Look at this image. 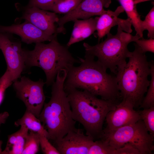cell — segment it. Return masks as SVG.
Returning a JSON list of instances; mask_svg holds the SVG:
<instances>
[{
	"mask_svg": "<svg viewBox=\"0 0 154 154\" xmlns=\"http://www.w3.org/2000/svg\"><path fill=\"white\" fill-rule=\"evenodd\" d=\"M9 116V114L7 112L0 113V126L2 124L5 123Z\"/></svg>",
	"mask_w": 154,
	"mask_h": 154,
	"instance_id": "31",
	"label": "cell"
},
{
	"mask_svg": "<svg viewBox=\"0 0 154 154\" xmlns=\"http://www.w3.org/2000/svg\"><path fill=\"white\" fill-rule=\"evenodd\" d=\"M151 0H134V3L136 5L142 2Z\"/></svg>",
	"mask_w": 154,
	"mask_h": 154,
	"instance_id": "32",
	"label": "cell"
},
{
	"mask_svg": "<svg viewBox=\"0 0 154 154\" xmlns=\"http://www.w3.org/2000/svg\"><path fill=\"white\" fill-rule=\"evenodd\" d=\"M68 48L59 43L57 37L47 44L36 43L33 50H26V66L41 68L46 76L45 84L51 85L59 71L65 69L68 72L75 64L81 62L79 58L77 60L73 57Z\"/></svg>",
	"mask_w": 154,
	"mask_h": 154,
	"instance_id": "5",
	"label": "cell"
},
{
	"mask_svg": "<svg viewBox=\"0 0 154 154\" xmlns=\"http://www.w3.org/2000/svg\"><path fill=\"white\" fill-rule=\"evenodd\" d=\"M0 49L4 56L7 69L13 82L20 77L26 68V50L22 48L21 42L14 40L8 35L0 31Z\"/></svg>",
	"mask_w": 154,
	"mask_h": 154,
	"instance_id": "9",
	"label": "cell"
},
{
	"mask_svg": "<svg viewBox=\"0 0 154 154\" xmlns=\"http://www.w3.org/2000/svg\"><path fill=\"white\" fill-rule=\"evenodd\" d=\"M134 42L140 50L143 53L147 52L154 53V39L149 38L145 39L140 38L136 40Z\"/></svg>",
	"mask_w": 154,
	"mask_h": 154,
	"instance_id": "28",
	"label": "cell"
},
{
	"mask_svg": "<svg viewBox=\"0 0 154 154\" xmlns=\"http://www.w3.org/2000/svg\"><path fill=\"white\" fill-rule=\"evenodd\" d=\"M98 17H91L86 19H76L74 23L70 39L66 46L72 45L82 41L88 38L96 31V25Z\"/></svg>",
	"mask_w": 154,
	"mask_h": 154,
	"instance_id": "16",
	"label": "cell"
},
{
	"mask_svg": "<svg viewBox=\"0 0 154 154\" xmlns=\"http://www.w3.org/2000/svg\"><path fill=\"white\" fill-rule=\"evenodd\" d=\"M29 130L24 126H21L17 131V139L15 145L8 152V154H22L25 143L26 137Z\"/></svg>",
	"mask_w": 154,
	"mask_h": 154,
	"instance_id": "22",
	"label": "cell"
},
{
	"mask_svg": "<svg viewBox=\"0 0 154 154\" xmlns=\"http://www.w3.org/2000/svg\"><path fill=\"white\" fill-rule=\"evenodd\" d=\"M107 35L104 41L95 45L84 42L83 46L85 53L97 57V61L105 69H108L116 75L117 70L127 62L130 52L128 44L140 38L124 32L118 25L116 35L109 33Z\"/></svg>",
	"mask_w": 154,
	"mask_h": 154,
	"instance_id": "6",
	"label": "cell"
},
{
	"mask_svg": "<svg viewBox=\"0 0 154 154\" xmlns=\"http://www.w3.org/2000/svg\"><path fill=\"white\" fill-rule=\"evenodd\" d=\"M134 45L128 62L117 70L116 76L122 99L129 101L135 108L140 106L148 88L151 62L147 60L145 53Z\"/></svg>",
	"mask_w": 154,
	"mask_h": 154,
	"instance_id": "4",
	"label": "cell"
},
{
	"mask_svg": "<svg viewBox=\"0 0 154 154\" xmlns=\"http://www.w3.org/2000/svg\"><path fill=\"white\" fill-rule=\"evenodd\" d=\"M117 1H118L119 0H117Z\"/></svg>",
	"mask_w": 154,
	"mask_h": 154,
	"instance_id": "34",
	"label": "cell"
},
{
	"mask_svg": "<svg viewBox=\"0 0 154 154\" xmlns=\"http://www.w3.org/2000/svg\"><path fill=\"white\" fill-rule=\"evenodd\" d=\"M14 124L16 127L24 126L28 128L29 131L43 134L48 139V133L38 118L32 113L26 110L22 117L15 121Z\"/></svg>",
	"mask_w": 154,
	"mask_h": 154,
	"instance_id": "18",
	"label": "cell"
},
{
	"mask_svg": "<svg viewBox=\"0 0 154 154\" xmlns=\"http://www.w3.org/2000/svg\"><path fill=\"white\" fill-rule=\"evenodd\" d=\"M115 150L106 141L99 139L94 141L88 154H114Z\"/></svg>",
	"mask_w": 154,
	"mask_h": 154,
	"instance_id": "23",
	"label": "cell"
},
{
	"mask_svg": "<svg viewBox=\"0 0 154 154\" xmlns=\"http://www.w3.org/2000/svg\"><path fill=\"white\" fill-rule=\"evenodd\" d=\"M140 117L149 133L154 136V106L138 111Z\"/></svg>",
	"mask_w": 154,
	"mask_h": 154,
	"instance_id": "24",
	"label": "cell"
},
{
	"mask_svg": "<svg viewBox=\"0 0 154 154\" xmlns=\"http://www.w3.org/2000/svg\"><path fill=\"white\" fill-rule=\"evenodd\" d=\"M151 79L146 92L140 105L143 109L148 108L154 106V65L153 62L151 63Z\"/></svg>",
	"mask_w": 154,
	"mask_h": 154,
	"instance_id": "21",
	"label": "cell"
},
{
	"mask_svg": "<svg viewBox=\"0 0 154 154\" xmlns=\"http://www.w3.org/2000/svg\"><path fill=\"white\" fill-rule=\"evenodd\" d=\"M124 11L121 5L117 7L114 11L110 10L106 11L99 17H98L96 31L99 41L110 33L112 27L116 25L119 26L123 31L130 33L132 32V25L129 19L128 18L124 19L118 17L119 15Z\"/></svg>",
	"mask_w": 154,
	"mask_h": 154,
	"instance_id": "15",
	"label": "cell"
},
{
	"mask_svg": "<svg viewBox=\"0 0 154 154\" xmlns=\"http://www.w3.org/2000/svg\"><path fill=\"white\" fill-rule=\"evenodd\" d=\"M70 106L73 118L80 123L86 134L99 139L108 112L117 101L99 98L88 92L75 88H64Z\"/></svg>",
	"mask_w": 154,
	"mask_h": 154,
	"instance_id": "3",
	"label": "cell"
},
{
	"mask_svg": "<svg viewBox=\"0 0 154 154\" xmlns=\"http://www.w3.org/2000/svg\"><path fill=\"white\" fill-rule=\"evenodd\" d=\"M39 138L40 147L43 153L60 154L56 148L50 142L46 136L43 134H39Z\"/></svg>",
	"mask_w": 154,
	"mask_h": 154,
	"instance_id": "27",
	"label": "cell"
},
{
	"mask_svg": "<svg viewBox=\"0 0 154 154\" xmlns=\"http://www.w3.org/2000/svg\"><path fill=\"white\" fill-rule=\"evenodd\" d=\"M134 108L129 101L122 100L107 114L105 118L106 127L103 130H112L138 121L140 119V115Z\"/></svg>",
	"mask_w": 154,
	"mask_h": 154,
	"instance_id": "12",
	"label": "cell"
},
{
	"mask_svg": "<svg viewBox=\"0 0 154 154\" xmlns=\"http://www.w3.org/2000/svg\"><path fill=\"white\" fill-rule=\"evenodd\" d=\"M3 143V142L2 141L0 140V154H1L2 151V145Z\"/></svg>",
	"mask_w": 154,
	"mask_h": 154,
	"instance_id": "33",
	"label": "cell"
},
{
	"mask_svg": "<svg viewBox=\"0 0 154 154\" xmlns=\"http://www.w3.org/2000/svg\"><path fill=\"white\" fill-rule=\"evenodd\" d=\"M13 82L11 74L7 69L4 74L0 78V106L4 99L6 90Z\"/></svg>",
	"mask_w": 154,
	"mask_h": 154,
	"instance_id": "26",
	"label": "cell"
},
{
	"mask_svg": "<svg viewBox=\"0 0 154 154\" xmlns=\"http://www.w3.org/2000/svg\"><path fill=\"white\" fill-rule=\"evenodd\" d=\"M143 25L144 30H147L148 33V37L149 38H154V7L150 10L143 21Z\"/></svg>",
	"mask_w": 154,
	"mask_h": 154,
	"instance_id": "25",
	"label": "cell"
},
{
	"mask_svg": "<svg viewBox=\"0 0 154 154\" xmlns=\"http://www.w3.org/2000/svg\"><path fill=\"white\" fill-rule=\"evenodd\" d=\"M56 13L35 7H27L21 17L27 20L46 34L53 36L57 35L55 25L59 19Z\"/></svg>",
	"mask_w": 154,
	"mask_h": 154,
	"instance_id": "14",
	"label": "cell"
},
{
	"mask_svg": "<svg viewBox=\"0 0 154 154\" xmlns=\"http://www.w3.org/2000/svg\"><path fill=\"white\" fill-rule=\"evenodd\" d=\"M45 84L42 79L34 81L25 76L13 82L17 97L25 104L26 110L38 118L45 103L43 86Z\"/></svg>",
	"mask_w": 154,
	"mask_h": 154,
	"instance_id": "8",
	"label": "cell"
},
{
	"mask_svg": "<svg viewBox=\"0 0 154 154\" xmlns=\"http://www.w3.org/2000/svg\"><path fill=\"white\" fill-rule=\"evenodd\" d=\"M114 154H141V153L132 144L127 143L121 147L116 149Z\"/></svg>",
	"mask_w": 154,
	"mask_h": 154,
	"instance_id": "30",
	"label": "cell"
},
{
	"mask_svg": "<svg viewBox=\"0 0 154 154\" xmlns=\"http://www.w3.org/2000/svg\"><path fill=\"white\" fill-rule=\"evenodd\" d=\"M94 140L76 127L69 131L53 145L60 154H88Z\"/></svg>",
	"mask_w": 154,
	"mask_h": 154,
	"instance_id": "11",
	"label": "cell"
},
{
	"mask_svg": "<svg viewBox=\"0 0 154 154\" xmlns=\"http://www.w3.org/2000/svg\"><path fill=\"white\" fill-rule=\"evenodd\" d=\"M82 0H57L50 10L56 13L66 14L74 9Z\"/></svg>",
	"mask_w": 154,
	"mask_h": 154,
	"instance_id": "20",
	"label": "cell"
},
{
	"mask_svg": "<svg viewBox=\"0 0 154 154\" xmlns=\"http://www.w3.org/2000/svg\"><path fill=\"white\" fill-rule=\"evenodd\" d=\"M118 1L134 27L136 33V35L139 36L140 38H143L144 30L143 27V21L141 20L137 11L136 5L134 4V0H119Z\"/></svg>",
	"mask_w": 154,
	"mask_h": 154,
	"instance_id": "17",
	"label": "cell"
},
{
	"mask_svg": "<svg viewBox=\"0 0 154 154\" xmlns=\"http://www.w3.org/2000/svg\"><path fill=\"white\" fill-rule=\"evenodd\" d=\"M39 134L29 131L26 137L25 145L22 154H35L39 149Z\"/></svg>",
	"mask_w": 154,
	"mask_h": 154,
	"instance_id": "19",
	"label": "cell"
},
{
	"mask_svg": "<svg viewBox=\"0 0 154 154\" xmlns=\"http://www.w3.org/2000/svg\"><path fill=\"white\" fill-rule=\"evenodd\" d=\"M154 137L149 133L143 121L140 119L135 123L114 130H102L99 139L105 140L115 149L129 143L141 154H151L154 149Z\"/></svg>",
	"mask_w": 154,
	"mask_h": 154,
	"instance_id": "7",
	"label": "cell"
},
{
	"mask_svg": "<svg viewBox=\"0 0 154 154\" xmlns=\"http://www.w3.org/2000/svg\"><path fill=\"white\" fill-rule=\"evenodd\" d=\"M0 31L19 36L21 41L27 44L51 41L57 35H49L37 28L29 21L25 20L23 23L10 26L0 25Z\"/></svg>",
	"mask_w": 154,
	"mask_h": 154,
	"instance_id": "13",
	"label": "cell"
},
{
	"mask_svg": "<svg viewBox=\"0 0 154 154\" xmlns=\"http://www.w3.org/2000/svg\"><path fill=\"white\" fill-rule=\"evenodd\" d=\"M67 72L58 73L52 85L51 97L44 103L38 119L47 131L48 139L54 142L75 128L70 103L64 88Z\"/></svg>",
	"mask_w": 154,
	"mask_h": 154,
	"instance_id": "2",
	"label": "cell"
},
{
	"mask_svg": "<svg viewBox=\"0 0 154 154\" xmlns=\"http://www.w3.org/2000/svg\"><path fill=\"white\" fill-rule=\"evenodd\" d=\"M57 0H29L27 7H35L45 10L50 11L51 7Z\"/></svg>",
	"mask_w": 154,
	"mask_h": 154,
	"instance_id": "29",
	"label": "cell"
},
{
	"mask_svg": "<svg viewBox=\"0 0 154 154\" xmlns=\"http://www.w3.org/2000/svg\"><path fill=\"white\" fill-rule=\"evenodd\" d=\"M111 0H82L78 6L71 12L59 18L57 23L58 33H65L64 24L76 19H86L95 15H101L111 3Z\"/></svg>",
	"mask_w": 154,
	"mask_h": 154,
	"instance_id": "10",
	"label": "cell"
},
{
	"mask_svg": "<svg viewBox=\"0 0 154 154\" xmlns=\"http://www.w3.org/2000/svg\"><path fill=\"white\" fill-rule=\"evenodd\" d=\"M94 58L86 53L84 58H79L80 65L74 66L67 73L64 88H80L102 99L117 101L121 96L116 76L108 73Z\"/></svg>",
	"mask_w": 154,
	"mask_h": 154,
	"instance_id": "1",
	"label": "cell"
}]
</instances>
